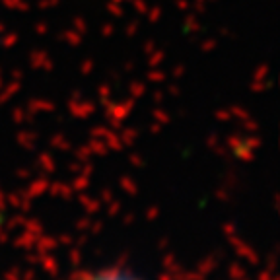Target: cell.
Listing matches in <instances>:
<instances>
[{"mask_svg":"<svg viewBox=\"0 0 280 280\" xmlns=\"http://www.w3.org/2000/svg\"><path fill=\"white\" fill-rule=\"evenodd\" d=\"M96 280H117V278H96Z\"/></svg>","mask_w":280,"mask_h":280,"instance_id":"cell-1","label":"cell"}]
</instances>
